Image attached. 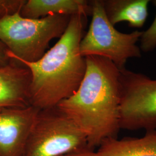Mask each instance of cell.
<instances>
[{"mask_svg":"<svg viewBox=\"0 0 156 156\" xmlns=\"http://www.w3.org/2000/svg\"><path fill=\"white\" fill-rule=\"evenodd\" d=\"M8 49L0 41V67H4L12 62L11 58L8 56Z\"/></svg>","mask_w":156,"mask_h":156,"instance_id":"obj_14","label":"cell"},{"mask_svg":"<svg viewBox=\"0 0 156 156\" xmlns=\"http://www.w3.org/2000/svg\"><path fill=\"white\" fill-rule=\"evenodd\" d=\"M149 0H102L106 16L113 26L128 23L129 27L140 28L148 17Z\"/></svg>","mask_w":156,"mask_h":156,"instance_id":"obj_11","label":"cell"},{"mask_svg":"<svg viewBox=\"0 0 156 156\" xmlns=\"http://www.w3.org/2000/svg\"><path fill=\"white\" fill-rule=\"evenodd\" d=\"M120 128L156 129V79L120 69Z\"/></svg>","mask_w":156,"mask_h":156,"instance_id":"obj_6","label":"cell"},{"mask_svg":"<svg viewBox=\"0 0 156 156\" xmlns=\"http://www.w3.org/2000/svg\"><path fill=\"white\" fill-rule=\"evenodd\" d=\"M70 18L54 15L28 19L18 12L0 19V41L8 49L12 59L37 62L45 55L52 39L61 38Z\"/></svg>","mask_w":156,"mask_h":156,"instance_id":"obj_3","label":"cell"},{"mask_svg":"<svg viewBox=\"0 0 156 156\" xmlns=\"http://www.w3.org/2000/svg\"><path fill=\"white\" fill-rule=\"evenodd\" d=\"M97 151L100 156H156V129L140 138L105 140Z\"/></svg>","mask_w":156,"mask_h":156,"instance_id":"obj_10","label":"cell"},{"mask_svg":"<svg viewBox=\"0 0 156 156\" xmlns=\"http://www.w3.org/2000/svg\"><path fill=\"white\" fill-rule=\"evenodd\" d=\"M12 60L8 65L0 67V112L30 105L31 73L23 64Z\"/></svg>","mask_w":156,"mask_h":156,"instance_id":"obj_8","label":"cell"},{"mask_svg":"<svg viewBox=\"0 0 156 156\" xmlns=\"http://www.w3.org/2000/svg\"><path fill=\"white\" fill-rule=\"evenodd\" d=\"M156 7V0L152 1ZM140 49L142 51L149 52L156 48V15L151 26L145 31L142 32L140 39Z\"/></svg>","mask_w":156,"mask_h":156,"instance_id":"obj_12","label":"cell"},{"mask_svg":"<svg viewBox=\"0 0 156 156\" xmlns=\"http://www.w3.org/2000/svg\"><path fill=\"white\" fill-rule=\"evenodd\" d=\"M89 28L80 44L82 56H99L112 62L120 69L126 67L128 59L140 58L142 51L137 45L142 32L119 31L106 16L102 0L90 1Z\"/></svg>","mask_w":156,"mask_h":156,"instance_id":"obj_5","label":"cell"},{"mask_svg":"<svg viewBox=\"0 0 156 156\" xmlns=\"http://www.w3.org/2000/svg\"><path fill=\"white\" fill-rule=\"evenodd\" d=\"M90 149L86 135L57 106L40 110L23 156H62Z\"/></svg>","mask_w":156,"mask_h":156,"instance_id":"obj_4","label":"cell"},{"mask_svg":"<svg viewBox=\"0 0 156 156\" xmlns=\"http://www.w3.org/2000/svg\"><path fill=\"white\" fill-rule=\"evenodd\" d=\"M86 17L71 16L65 33L37 62L15 60L31 73L30 105L40 110L56 107L78 90L86 70V58L80 51Z\"/></svg>","mask_w":156,"mask_h":156,"instance_id":"obj_2","label":"cell"},{"mask_svg":"<svg viewBox=\"0 0 156 156\" xmlns=\"http://www.w3.org/2000/svg\"><path fill=\"white\" fill-rule=\"evenodd\" d=\"M86 70L78 90L57 107L86 135L94 151L105 140L118 138L120 128V69L99 56H87Z\"/></svg>","mask_w":156,"mask_h":156,"instance_id":"obj_1","label":"cell"},{"mask_svg":"<svg viewBox=\"0 0 156 156\" xmlns=\"http://www.w3.org/2000/svg\"><path fill=\"white\" fill-rule=\"evenodd\" d=\"M62 156H100L97 151L91 149H86L83 151H78L69 153Z\"/></svg>","mask_w":156,"mask_h":156,"instance_id":"obj_15","label":"cell"},{"mask_svg":"<svg viewBox=\"0 0 156 156\" xmlns=\"http://www.w3.org/2000/svg\"><path fill=\"white\" fill-rule=\"evenodd\" d=\"M26 0H0V19L20 12Z\"/></svg>","mask_w":156,"mask_h":156,"instance_id":"obj_13","label":"cell"},{"mask_svg":"<svg viewBox=\"0 0 156 156\" xmlns=\"http://www.w3.org/2000/svg\"><path fill=\"white\" fill-rule=\"evenodd\" d=\"M40 109L30 106L0 112V156H23Z\"/></svg>","mask_w":156,"mask_h":156,"instance_id":"obj_7","label":"cell"},{"mask_svg":"<svg viewBox=\"0 0 156 156\" xmlns=\"http://www.w3.org/2000/svg\"><path fill=\"white\" fill-rule=\"evenodd\" d=\"M22 16L41 19L54 15H91L90 1L86 0H26L20 11Z\"/></svg>","mask_w":156,"mask_h":156,"instance_id":"obj_9","label":"cell"}]
</instances>
